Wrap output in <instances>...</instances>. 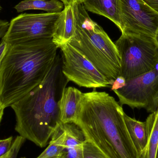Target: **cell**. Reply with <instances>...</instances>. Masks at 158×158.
<instances>
[{
	"label": "cell",
	"instance_id": "obj_1",
	"mask_svg": "<svg viewBox=\"0 0 158 158\" xmlns=\"http://www.w3.org/2000/svg\"><path fill=\"white\" fill-rule=\"evenodd\" d=\"M62 64V55L57 53L43 81L11 106L15 115V130L41 148L47 145L62 123L59 101L69 82L63 74Z\"/></svg>",
	"mask_w": 158,
	"mask_h": 158
},
{
	"label": "cell",
	"instance_id": "obj_2",
	"mask_svg": "<svg viewBox=\"0 0 158 158\" xmlns=\"http://www.w3.org/2000/svg\"><path fill=\"white\" fill-rule=\"evenodd\" d=\"M8 45L0 62V100L5 108L43 81L59 49L52 38Z\"/></svg>",
	"mask_w": 158,
	"mask_h": 158
},
{
	"label": "cell",
	"instance_id": "obj_3",
	"mask_svg": "<svg viewBox=\"0 0 158 158\" xmlns=\"http://www.w3.org/2000/svg\"><path fill=\"white\" fill-rule=\"evenodd\" d=\"M123 111L113 97L105 92L84 93L77 124L86 139L107 158H138L124 121Z\"/></svg>",
	"mask_w": 158,
	"mask_h": 158
},
{
	"label": "cell",
	"instance_id": "obj_4",
	"mask_svg": "<svg viewBox=\"0 0 158 158\" xmlns=\"http://www.w3.org/2000/svg\"><path fill=\"white\" fill-rule=\"evenodd\" d=\"M77 23L74 37L69 43L82 54L113 83L120 72V57L109 36L93 21L83 4L72 5Z\"/></svg>",
	"mask_w": 158,
	"mask_h": 158
},
{
	"label": "cell",
	"instance_id": "obj_5",
	"mask_svg": "<svg viewBox=\"0 0 158 158\" xmlns=\"http://www.w3.org/2000/svg\"><path fill=\"white\" fill-rule=\"evenodd\" d=\"M115 44L120 57L119 76L127 80L156 69L158 46L155 38L123 32Z\"/></svg>",
	"mask_w": 158,
	"mask_h": 158
},
{
	"label": "cell",
	"instance_id": "obj_6",
	"mask_svg": "<svg viewBox=\"0 0 158 158\" xmlns=\"http://www.w3.org/2000/svg\"><path fill=\"white\" fill-rule=\"evenodd\" d=\"M61 13L21 14L10 21L2 40L8 45L42 39L52 38Z\"/></svg>",
	"mask_w": 158,
	"mask_h": 158
},
{
	"label": "cell",
	"instance_id": "obj_7",
	"mask_svg": "<svg viewBox=\"0 0 158 158\" xmlns=\"http://www.w3.org/2000/svg\"><path fill=\"white\" fill-rule=\"evenodd\" d=\"M59 49L63 59L62 71L69 81L86 88L111 87L112 82L69 43Z\"/></svg>",
	"mask_w": 158,
	"mask_h": 158
},
{
	"label": "cell",
	"instance_id": "obj_8",
	"mask_svg": "<svg viewBox=\"0 0 158 158\" xmlns=\"http://www.w3.org/2000/svg\"><path fill=\"white\" fill-rule=\"evenodd\" d=\"M121 106L132 109L144 108L155 112L158 104V70L156 69L135 77L126 80L122 88L114 90Z\"/></svg>",
	"mask_w": 158,
	"mask_h": 158
},
{
	"label": "cell",
	"instance_id": "obj_9",
	"mask_svg": "<svg viewBox=\"0 0 158 158\" xmlns=\"http://www.w3.org/2000/svg\"><path fill=\"white\" fill-rule=\"evenodd\" d=\"M122 33L130 32L155 38L158 14L143 0H119Z\"/></svg>",
	"mask_w": 158,
	"mask_h": 158
},
{
	"label": "cell",
	"instance_id": "obj_10",
	"mask_svg": "<svg viewBox=\"0 0 158 158\" xmlns=\"http://www.w3.org/2000/svg\"><path fill=\"white\" fill-rule=\"evenodd\" d=\"M83 97V93L76 87L69 86L64 89L59 103L62 123L77 124L81 110Z\"/></svg>",
	"mask_w": 158,
	"mask_h": 158
},
{
	"label": "cell",
	"instance_id": "obj_11",
	"mask_svg": "<svg viewBox=\"0 0 158 158\" xmlns=\"http://www.w3.org/2000/svg\"><path fill=\"white\" fill-rule=\"evenodd\" d=\"M77 23L73 6H65L56 23L52 41L58 48L69 42L75 36Z\"/></svg>",
	"mask_w": 158,
	"mask_h": 158
},
{
	"label": "cell",
	"instance_id": "obj_12",
	"mask_svg": "<svg viewBox=\"0 0 158 158\" xmlns=\"http://www.w3.org/2000/svg\"><path fill=\"white\" fill-rule=\"evenodd\" d=\"M66 133L62 158H83V145L86 140L82 130L75 123H63Z\"/></svg>",
	"mask_w": 158,
	"mask_h": 158
},
{
	"label": "cell",
	"instance_id": "obj_13",
	"mask_svg": "<svg viewBox=\"0 0 158 158\" xmlns=\"http://www.w3.org/2000/svg\"><path fill=\"white\" fill-rule=\"evenodd\" d=\"M83 5L85 10L105 17L120 29L119 0H84Z\"/></svg>",
	"mask_w": 158,
	"mask_h": 158
},
{
	"label": "cell",
	"instance_id": "obj_14",
	"mask_svg": "<svg viewBox=\"0 0 158 158\" xmlns=\"http://www.w3.org/2000/svg\"><path fill=\"white\" fill-rule=\"evenodd\" d=\"M124 121L138 157L148 143L149 133L146 122L139 121L124 114Z\"/></svg>",
	"mask_w": 158,
	"mask_h": 158
},
{
	"label": "cell",
	"instance_id": "obj_15",
	"mask_svg": "<svg viewBox=\"0 0 158 158\" xmlns=\"http://www.w3.org/2000/svg\"><path fill=\"white\" fill-rule=\"evenodd\" d=\"M145 122L149 138L146 147L138 158H156L158 146V104L156 111L151 113Z\"/></svg>",
	"mask_w": 158,
	"mask_h": 158
},
{
	"label": "cell",
	"instance_id": "obj_16",
	"mask_svg": "<svg viewBox=\"0 0 158 158\" xmlns=\"http://www.w3.org/2000/svg\"><path fill=\"white\" fill-rule=\"evenodd\" d=\"M64 4L58 0H23L15 6L18 13L29 10H40L48 13H61Z\"/></svg>",
	"mask_w": 158,
	"mask_h": 158
},
{
	"label": "cell",
	"instance_id": "obj_17",
	"mask_svg": "<svg viewBox=\"0 0 158 158\" xmlns=\"http://www.w3.org/2000/svg\"><path fill=\"white\" fill-rule=\"evenodd\" d=\"M66 133L62 123L52 136L48 147L37 158H55L61 156L64 147Z\"/></svg>",
	"mask_w": 158,
	"mask_h": 158
},
{
	"label": "cell",
	"instance_id": "obj_18",
	"mask_svg": "<svg viewBox=\"0 0 158 158\" xmlns=\"http://www.w3.org/2000/svg\"><path fill=\"white\" fill-rule=\"evenodd\" d=\"M83 158H107L99 148L86 139L83 145Z\"/></svg>",
	"mask_w": 158,
	"mask_h": 158
},
{
	"label": "cell",
	"instance_id": "obj_19",
	"mask_svg": "<svg viewBox=\"0 0 158 158\" xmlns=\"http://www.w3.org/2000/svg\"><path fill=\"white\" fill-rule=\"evenodd\" d=\"M26 139L22 136H18L13 142L12 148L8 155L0 158H16L19 151Z\"/></svg>",
	"mask_w": 158,
	"mask_h": 158
},
{
	"label": "cell",
	"instance_id": "obj_20",
	"mask_svg": "<svg viewBox=\"0 0 158 158\" xmlns=\"http://www.w3.org/2000/svg\"><path fill=\"white\" fill-rule=\"evenodd\" d=\"M13 137H8L5 139L0 140V158L8 155L12 148Z\"/></svg>",
	"mask_w": 158,
	"mask_h": 158
},
{
	"label": "cell",
	"instance_id": "obj_21",
	"mask_svg": "<svg viewBox=\"0 0 158 158\" xmlns=\"http://www.w3.org/2000/svg\"><path fill=\"white\" fill-rule=\"evenodd\" d=\"M125 84H126V80L123 77L118 76L114 80L110 88L112 91H114V90H118L120 88H122L125 85Z\"/></svg>",
	"mask_w": 158,
	"mask_h": 158
},
{
	"label": "cell",
	"instance_id": "obj_22",
	"mask_svg": "<svg viewBox=\"0 0 158 158\" xmlns=\"http://www.w3.org/2000/svg\"><path fill=\"white\" fill-rule=\"evenodd\" d=\"M10 23L0 19V39L3 38L8 30Z\"/></svg>",
	"mask_w": 158,
	"mask_h": 158
},
{
	"label": "cell",
	"instance_id": "obj_23",
	"mask_svg": "<svg viewBox=\"0 0 158 158\" xmlns=\"http://www.w3.org/2000/svg\"><path fill=\"white\" fill-rule=\"evenodd\" d=\"M8 44L2 40V41L0 43V61L5 54L8 48Z\"/></svg>",
	"mask_w": 158,
	"mask_h": 158
},
{
	"label": "cell",
	"instance_id": "obj_24",
	"mask_svg": "<svg viewBox=\"0 0 158 158\" xmlns=\"http://www.w3.org/2000/svg\"><path fill=\"white\" fill-rule=\"evenodd\" d=\"M143 1L158 14V0H143Z\"/></svg>",
	"mask_w": 158,
	"mask_h": 158
},
{
	"label": "cell",
	"instance_id": "obj_25",
	"mask_svg": "<svg viewBox=\"0 0 158 158\" xmlns=\"http://www.w3.org/2000/svg\"><path fill=\"white\" fill-rule=\"evenodd\" d=\"M64 3V6L70 5L75 3L83 4L84 0H60Z\"/></svg>",
	"mask_w": 158,
	"mask_h": 158
},
{
	"label": "cell",
	"instance_id": "obj_26",
	"mask_svg": "<svg viewBox=\"0 0 158 158\" xmlns=\"http://www.w3.org/2000/svg\"><path fill=\"white\" fill-rule=\"evenodd\" d=\"M5 109V108L4 107L2 103L0 100V123H1V121H2L3 116L4 110Z\"/></svg>",
	"mask_w": 158,
	"mask_h": 158
},
{
	"label": "cell",
	"instance_id": "obj_27",
	"mask_svg": "<svg viewBox=\"0 0 158 158\" xmlns=\"http://www.w3.org/2000/svg\"><path fill=\"white\" fill-rule=\"evenodd\" d=\"M155 39V40H156V42L157 44V45L158 46V31L157 32L156 34Z\"/></svg>",
	"mask_w": 158,
	"mask_h": 158
},
{
	"label": "cell",
	"instance_id": "obj_28",
	"mask_svg": "<svg viewBox=\"0 0 158 158\" xmlns=\"http://www.w3.org/2000/svg\"><path fill=\"white\" fill-rule=\"evenodd\" d=\"M156 158H158V146L157 148V150L156 154Z\"/></svg>",
	"mask_w": 158,
	"mask_h": 158
},
{
	"label": "cell",
	"instance_id": "obj_29",
	"mask_svg": "<svg viewBox=\"0 0 158 158\" xmlns=\"http://www.w3.org/2000/svg\"><path fill=\"white\" fill-rule=\"evenodd\" d=\"M2 6H1V5H0V11H1V10H2Z\"/></svg>",
	"mask_w": 158,
	"mask_h": 158
},
{
	"label": "cell",
	"instance_id": "obj_30",
	"mask_svg": "<svg viewBox=\"0 0 158 158\" xmlns=\"http://www.w3.org/2000/svg\"><path fill=\"white\" fill-rule=\"evenodd\" d=\"M62 158L60 157H56V158Z\"/></svg>",
	"mask_w": 158,
	"mask_h": 158
},
{
	"label": "cell",
	"instance_id": "obj_31",
	"mask_svg": "<svg viewBox=\"0 0 158 158\" xmlns=\"http://www.w3.org/2000/svg\"><path fill=\"white\" fill-rule=\"evenodd\" d=\"M0 62H1V61H0Z\"/></svg>",
	"mask_w": 158,
	"mask_h": 158
}]
</instances>
